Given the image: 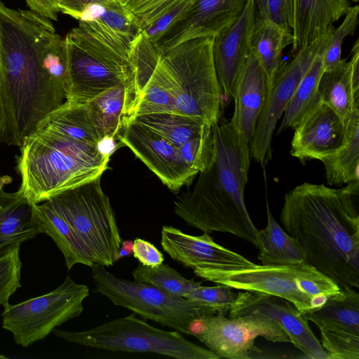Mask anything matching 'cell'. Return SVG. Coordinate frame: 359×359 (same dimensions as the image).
Instances as JSON below:
<instances>
[{
	"mask_svg": "<svg viewBox=\"0 0 359 359\" xmlns=\"http://www.w3.org/2000/svg\"><path fill=\"white\" fill-rule=\"evenodd\" d=\"M256 19L255 1L248 0L241 18L213 38V62L226 101L232 99L238 76L252 53Z\"/></svg>",
	"mask_w": 359,
	"mask_h": 359,
	"instance_id": "obj_18",
	"label": "cell"
},
{
	"mask_svg": "<svg viewBox=\"0 0 359 359\" xmlns=\"http://www.w3.org/2000/svg\"><path fill=\"white\" fill-rule=\"evenodd\" d=\"M359 180L340 189L304 182L287 191L280 214L304 262L341 290L359 287Z\"/></svg>",
	"mask_w": 359,
	"mask_h": 359,
	"instance_id": "obj_3",
	"label": "cell"
},
{
	"mask_svg": "<svg viewBox=\"0 0 359 359\" xmlns=\"http://www.w3.org/2000/svg\"><path fill=\"white\" fill-rule=\"evenodd\" d=\"M65 39L31 10L0 6L1 141L19 148L66 100Z\"/></svg>",
	"mask_w": 359,
	"mask_h": 359,
	"instance_id": "obj_1",
	"label": "cell"
},
{
	"mask_svg": "<svg viewBox=\"0 0 359 359\" xmlns=\"http://www.w3.org/2000/svg\"><path fill=\"white\" fill-rule=\"evenodd\" d=\"M71 224L94 265L112 266L122 238L100 177L64 191L48 200Z\"/></svg>",
	"mask_w": 359,
	"mask_h": 359,
	"instance_id": "obj_9",
	"label": "cell"
},
{
	"mask_svg": "<svg viewBox=\"0 0 359 359\" xmlns=\"http://www.w3.org/2000/svg\"><path fill=\"white\" fill-rule=\"evenodd\" d=\"M1 209V205L0 204V210Z\"/></svg>",
	"mask_w": 359,
	"mask_h": 359,
	"instance_id": "obj_50",
	"label": "cell"
},
{
	"mask_svg": "<svg viewBox=\"0 0 359 359\" xmlns=\"http://www.w3.org/2000/svg\"><path fill=\"white\" fill-rule=\"evenodd\" d=\"M89 294L87 285L67 276L49 293L4 308L2 327L13 334L17 344L27 347L46 338L57 326L79 317Z\"/></svg>",
	"mask_w": 359,
	"mask_h": 359,
	"instance_id": "obj_11",
	"label": "cell"
},
{
	"mask_svg": "<svg viewBox=\"0 0 359 359\" xmlns=\"http://www.w3.org/2000/svg\"><path fill=\"white\" fill-rule=\"evenodd\" d=\"M344 123L341 145L321 161L329 185L339 186L359 180V109H354Z\"/></svg>",
	"mask_w": 359,
	"mask_h": 359,
	"instance_id": "obj_25",
	"label": "cell"
},
{
	"mask_svg": "<svg viewBox=\"0 0 359 359\" xmlns=\"http://www.w3.org/2000/svg\"><path fill=\"white\" fill-rule=\"evenodd\" d=\"M1 108H0V142H1ZM1 178L2 177H1V175H0V180Z\"/></svg>",
	"mask_w": 359,
	"mask_h": 359,
	"instance_id": "obj_47",
	"label": "cell"
},
{
	"mask_svg": "<svg viewBox=\"0 0 359 359\" xmlns=\"http://www.w3.org/2000/svg\"><path fill=\"white\" fill-rule=\"evenodd\" d=\"M320 100L344 120L359 109V88L353 82L351 61L341 59L334 68L323 70L318 84Z\"/></svg>",
	"mask_w": 359,
	"mask_h": 359,
	"instance_id": "obj_27",
	"label": "cell"
},
{
	"mask_svg": "<svg viewBox=\"0 0 359 359\" xmlns=\"http://www.w3.org/2000/svg\"><path fill=\"white\" fill-rule=\"evenodd\" d=\"M106 0H62L59 5L60 12L68 15L76 20L89 4Z\"/></svg>",
	"mask_w": 359,
	"mask_h": 359,
	"instance_id": "obj_44",
	"label": "cell"
},
{
	"mask_svg": "<svg viewBox=\"0 0 359 359\" xmlns=\"http://www.w3.org/2000/svg\"><path fill=\"white\" fill-rule=\"evenodd\" d=\"M319 330L320 344L328 359H359V334L341 330Z\"/></svg>",
	"mask_w": 359,
	"mask_h": 359,
	"instance_id": "obj_36",
	"label": "cell"
},
{
	"mask_svg": "<svg viewBox=\"0 0 359 359\" xmlns=\"http://www.w3.org/2000/svg\"><path fill=\"white\" fill-rule=\"evenodd\" d=\"M266 18L286 29H292L294 0H266Z\"/></svg>",
	"mask_w": 359,
	"mask_h": 359,
	"instance_id": "obj_42",
	"label": "cell"
},
{
	"mask_svg": "<svg viewBox=\"0 0 359 359\" xmlns=\"http://www.w3.org/2000/svg\"><path fill=\"white\" fill-rule=\"evenodd\" d=\"M193 270L196 276L205 280L285 299L302 314L320 308L329 298L341 292L333 280L306 262L279 266L256 264L236 270L207 267Z\"/></svg>",
	"mask_w": 359,
	"mask_h": 359,
	"instance_id": "obj_7",
	"label": "cell"
},
{
	"mask_svg": "<svg viewBox=\"0 0 359 359\" xmlns=\"http://www.w3.org/2000/svg\"><path fill=\"white\" fill-rule=\"evenodd\" d=\"M0 184V257L25 241L41 233L36 222L34 205L20 190L6 193Z\"/></svg>",
	"mask_w": 359,
	"mask_h": 359,
	"instance_id": "obj_22",
	"label": "cell"
},
{
	"mask_svg": "<svg viewBox=\"0 0 359 359\" xmlns=\"http://www.w3.org/2000/svg\"><path fill=\"white\" fill-rule=\"evenodd\" d=\"M302 315L318 329L341 330L359 334V294L354 288L345 287L320 308Z\"/></svg>",
	"mask_w": 359,
	"mask_h": 359,
	"instance_id": "obj_28",
	"label": "cell"
},
{
	"mask_svg": "<svg viewBox=\"0 0 359 359\" xmlns=\"http://www.w3.org/2000/svg\"><path fill=\"white\" fill-rule=\"evenodd\" d=\"M191 335L204 344L218 358L250 359L262 351L255 344L261 337L272 342H291L288 334L271 319L259 315L227 318L216 313L198 319Z\"/></svg>",
	"mask_w": 359,
	"mask_h": 359,
	"instance_id": "obj_12",
	"label": "cell"
},
{
	"mask_svg": "<svg viewBox=\"0 0 359 359\" xmlns=\"http://www.w3.org/2000/svg\"><path fill=\"white\" fill-rule=\"evenodd\" d=\"M135 38L95 21H79L65 38L67 54L65 100L86 103L108 88L128 84L133 74Z\"/></svg>",
	"mask_w": 359,
	"mask_h": 359,
	"instance_id": "obj_6",
	"label": "cell"
},
{
	"mask_svg": "<svg viewBox=\"0 0 359 359\" xmlns=\"http://www.w3.org/2000/svg\"><path fill=\"white\" fill-rule=\"evenodd\" d=\"M116 140L118 147H128L172 191L191 183L197 175L184 161L177 146L133 119L124 121Z\"/></svg>",
	"mask_w": 359,
	"mask_h": 359,
	"instance_id": "obj_14",
	"label": "cell"
},
{
	"mask_svg": "<svg viewBox=\"0 0 359 359\" xmlns=\"http://www.w3.org/2000/svg\"><path fill=\"white\" fill-rule=\"evenodd\" d=\"M181 157L196 174L209 165L213 154L212 126L177 147Z\"/></svg>",
	"mask_w": 359,
	"mask_h": 359,
	"instance_id": "obj_35",
	"label": "cell"
},
{
	"mask_svg": "<svg viewBox=\"0 0 359 359\" xmlns=\"http://www.w3.org/2000/svg\"><path fill=\"white\" fill-rule=\"evenodd\" d=\"M36 130L53 133L94 145H97L102 140L88 103L77 104L65 100L38 124Z\"/></svg>",
	"mask_w": 359,
	"mask_h": 359,
	"instance_id": "obj_24",
	"label": "cell"
},
{
	"mask_svg": "<svg viewBox=\"0 0 359 359\" xmlns=\"http://www.w3.org/2000/svg\"><path fill=\"white\" fill-rule=\"evenodd\" d=\"M268 93L266 74L251 53L236 81L232 99L234 108L230 122L249 142Z\"/></svg>",
	"mask_w": 359,
	"mask_h": 359,
	"instance_id": "obj_20",
	"label": "cell"
},
{
	"mask_svg": "<svg viewBox=\"0 0 359 359\" xmlns=\"http://www.w3.org/2000/svg\"><path fill=\"white\" fill-rule=\"evenodd\" d=\"M127 119L149 128L177 147L210 125L196 117L168 112L142 114Z\"/></svg>",
	"mask_w": 359,
	"mask_h": 359,
	"instance_id": "obj_32",
	"label": "cell"
},
{
	"mask_svg": "<svg viewBox=\"0 0 359 359\" xmlns=\"http://www.w3.org/2000/svg\"><path fill=\"white\" fill-rule=\"evenodd\" d=\"M334 29L298 51L276 74L250 142L251 157L261 165H266L271 159L276 126L302 78L319 52L327 46Z\"/></svg>",
	"mask_w": 359,
	"mask_h": 359,
	"instance_id": "obj_13",
	"label": "cell"
},
{
	"mask_svg": "<svg viewBox=\"0 0 359 359\" xmlns=\"http://www.w3.org/2000/svg\"><path fill=\"white\" fill-rule=\"evenodd\" d=\"M351 1H353L354 2H358L359 0H351Z\"/></svg>",
	"mask_w": 359,
	"mask_h": 359,
	"instance_id": "obj_48",
	"label": "cell"
},
{
	"mask_svg": "<svg viewBox=\"0 0 359 359\" xmlns=\"http://www.w3.org/2000/svg\"><path fill=\"white\" fill-rule=\"evenodd\" d=\"M257 17L266 18V0H255Z\"/></svg>",
	"mask_w": 359,
	"mask_h": 359,
	"instance_id": "obj_46",
	"label": "cell"
},
{
	"mask_svg": "<svg viewBox=\"0 0 359 359\" xmlns=\"http://www.w3.org/2000/svg\"><path fill=\"white\" fill-rule=\"evenodd\" d=\"M292 31L286 30L267 18L257 17L252 38V53L261 65L267 79L268 91L283 65V51L292 45Z\"/></svg>",
	"mask_w": 359,
	"mask_h": 359,
	"instance_id": "obj_26",
	"label": "cell"
},
{
	"mask_svg": "<svg viewBox=\"0 0 359 359\" xmlns=\"http://www.w3.org/2000/svg\"><path fill=\"white\" fill-rule=\"evenodd\" d=\"M213 154L194 188L174 201L175 213L203 232L229 233L258 249V229L244 201L250 165V142L221 119L212 125Z\"/></svg>",
	"mask_w": 359,
	"mask_h": 359,
	"instance_id": "obj_4",
	"label": "cell"
},
{
	"mask_svg": "<svg viewBox=\"0 0 359 359\" xmlns=\"http://www.w3.org/2000/svg\"><path fill=\"white\" fill-rule=\"evenodd\" d=\"M267 222L258 231L259 246L257 259L262 265L279 266L304 262V252L296 241L273 218L266 202Z\"/></svg>",
	"mask_w": 359,
	"mask_h": 359,
	"instance_id": "obj_29",
	"label": "cell"
},
{
	"mask_svg": "<svg viewBox=\"0 0 359 359\" xmlns=\"http://www.w3.org/2000/svg\"><path fill=\"white\" fill-rule=\"evenodd\" d=\"M326 47L316 55L299 83L282 116L278 134L288 128L294 129L309 109L320 100L318 84L324 70L323 56Z\"/></svg>",
	"mask_w": 359,
	"mask_h": 359,
	"instance_id": "obj_31",
	"label": "cell"
},
{
	"mask_svg": "<svg viewBox=\"0 0 359 359\" xmlns=\"http://www.w3.org/2000/svg\"><path fill=\"white\" fill-rule=\"evenodd\" d=\"M79 21H95L133 38L139 34L132 15L120 0H106L88 5Z\"/></svg>",
	"mask_w": 359,
	"mask_h": 359,
	"instance_id": "obj_33",
	"label": "cell"
},
{
	"mask_svg": "<svg viewBox=\"0 0 359 359\" xmlns=\"http://www.w3.org/2000/svg\"><path fill=\"white\" fill-rule=\"evenodd\" d=\"M237 294L232 291V288L218 284L217 286H202L195 288L185 295L184 298L199 303L215 307L217 313L226 315Z\"/></svg>",
	"mask_w": 359,
	"mask_h": 359,
	"instance_id": "obj_40",
	"label": "cell"
},
{
	"mask_svg": "<svg viewBox=\"0 0 359 359\" xmlns=\"http://www.w3.org/2000/svg\"><path fill=\"white\" fill-rule=\"evenodd\" d=\"M127 102L128 84L120 83L86 102L102 139L116 140L123 125Z\"/></svg>",
	"mask_w": 359,
	"mask_h": 359,
	"instance_id": "obj_30",
	"label": "cell"
},
{
	"mask_svg": "<svg viewBox=\"0 0 359 359\" xmlns=\"http://www.w3.org/2000/svg\"><path fill=\"white\" fill-rule=\"evenodd\" d=\"M20 151L19 190L33 205L101 177L110 159L97 145L40 130L24 141Z\"/></svg>",
	"mask_w": 359,
	"mask_h": 359,
	"instance_id": "obj_5",
	"label": "cell"
},
{
	"mask_svg": "<svg viewBox=\"0 0 359 359\" xmlns=\"http://www.w3.org/2000/svg\"><path fill=\"white\" fill-rule=\"evenodd\" d=\"M134 241L131 240L123 241L118 251L116 261L133 253Z\"/></svg>",
	"mask_w": 359,
	"mask_h": 359,
	"instance_id": "obj_45",
	"label": "cell"
},
{
	"mask_svg": "<svg viewBox=\"0 0 359 359\" xmlns=\"http://www.w3.org/2000/svg\"><path fill=\"white\" fill-rule=\"evenodd\" d=\"M132 275L135 282L152 285L182 297L201 285L200 282L185 278L168 264L149 266L140 263L132 271Z\"/></svg>",
	"mask_w": 359,
	"mask_h": 359,
	"instance_id": "obj_34",
	"label": "cell"
},
{
	"mask_svg": "<svg viewBox=\"0 0 359 359\" xmlns=\"http://www.w3.org/2000/svg\"><path fill=\"white\" fill-rule=\"evenodd\" d=\"M34 210L41 233H46L54 241L63 254L68 270L77 264L94 266L73 227L48 201L41 205H34Z\"/></svg>",
	"mask_w": 359,
	"mask_h": 359,
	"instance_id": "obj_23",
	"label": "cell"
},
{
	"mask_svg": "<svg viewBox=\"0 0 359 359\" xmlns=\"http://www.w3.org/2000/svg\"><path fill=\"white\" fill-rule=\"evenodd\" d=\"M140 32L151 25L179 0H120Z\"/></svg>",
	"mask_w": 359,
	"mask_h": 359,
	"instance_id": "obj_39",
	"label": "cell"
},
{
	"mask_svg": "<svg viewBox=\"0 0 359 359\" xmlns=\"http://www.w3.org/2000/svg\"><path fill=\"white\" fill-rule=\"evenodd\" d=\"M133 244V256L144 266H156L163 264V254L150 242L137 238Z\"/></svg>",
	"mask_w": 359,
	"mask_h": 359,
	"instance_id": "obj_43",
	"label": "cell"
},
{
	"mask_svg": "<svg viewBox=\"0 0 359 359\" xmlns=\"http://www.w3.org/2000/svg\"><path fill=\"white\" fill-rule=\"evenodd\" d=\"M294 129L290 154L302 162L321 161L340 147L344 137L342 118L321 100L309 109Z\"/></svg>",
	"mask_w": 359,
	"mask_h": 359,
	"instance_id": "obj_19",
	"label": "cell"
},
{
	"mask_svg": "<svg viewBox=\"0 0 359 359\" xmlns=\"http://www.w3.org/2000/svg\"><path fill=\"white\" fill-rule=\"evenodd\" d=\"M3 5V3L1 2V0H0V6Z\"/></svg>",
	"mask_w": 359,
	"mask_h": 359,
	"instance_id": "obj_49",
	"label": "cell"
},
{
	"mask_svg": "<svg viewBox=\"0 0 359 359\" xmlns=\"http://www.w3.org/2000/svg\"><path fill=\"white\" fill-rule=\"evenodd\" d=\"M248 1L196 0L154 43L159 49L166 50L191 39L214 37L241 18Z\"/></svg>",
	"mask_w": 359,
	"mask_h": 359,
	"instance_id": "obj_16",
	"label": "cell"
},
{
	"mask_svg": "<svg viewBox=\"0 0 359 359\" xmlns=\"http://www.w3.org/2000/svg\"><path fill=\"white\" fill-rule=\"evenodd\" d=\"M19 252L20 247H16L0 257V305L4 308L9 305V297L21 287Z\"/></svg>",
	"mask_w": 359,
	"mask_h": 359,
	"instance_id": "obj_38",
	"label": "cell"
},
{
	"mask_svg": "<svg viewBox=\"0 0 359 359\" xmlns=\"http://www.w3.org/2000/svg\"><path fill=\"white\" fill-rule=\"evenodd\" d=\"M196 0H179L165 13L140 32L153 43L173 22L182 16Z\"/></svg>",
	"mask_w": 359,
	"mask_h": 359,
	"instance_id": "obj_41",
	"label": "cell"
},
{
	"mask_svg": "<svg viewBox=\"0 0 359 359\" xmlns=\"http://www.w3.org/2000/svg\"><path fill=\"white\" fill-rule=\"evenodd\" d=\"M52 332L71 343L111 351L153 353L177 359H218L211 351L187 340L182 333L156 328L134 314L84 331L55 328Z\"/></svg>",
	"mask_w": 359,
	"mask_h": 359,
	"instance_id": "obj_8",
	"label": "cell"
},
{
	"mask_svg": "<svg viewBox=\"0 0 359 359\" xmlns=\"http://www.w3.org/2000/svg\"><path fill=\"white\" fill-rule=\"evenodd\" d=\"M359 6H349L342 22L334 28L323 56L324 70L336 67L341 60V46L344 39L353 36L358 25Z\"/></svg>",
	"mask_w": 359,
	"mask_h": 359,
	"instance_id": "obj_37",
	"label": "cell"
},
{
	"mask_svg": "<svg viewBox=\"0 0 359 359\" xmlns=\"http://www.w3.org/2000/svg\"><path fill=\"white\" fill-rule=\"evenodd\" d=\"M91 269L95 292L106 297L116 306L182 334L191 335L192 326L198 319L217 313L213 306L170 294L152 285L118 278L104 266L94 265Z\"/></svg>",
	"mask_w": 359,
	"mask_h": 359,
	"instance_id": "obj_10",
	"label": "cell"
},
{
	"mask_svg": "<svg viewBox=\"0 0 359 359\" xmlns=\"http://www.w3.org/2000/svg\"><path fill=\"white\" fill-rule=\"evenodd\" d=\"M213 36L159 49L141 32L133 43V74L125 119L160 112L221 119L226 102L212 57Z\"/></svg>",
	"mask_w": 359,
	"mask_h": 359,
	"instance_id": "obj_2",
	"label": "cell"
},
{
	"mask_svg": "<svg viewBox=\"0 0 359 359\" xmlns=\"http://www.w3.org/2000/svg\"><path fill=\"white\" fill-rule=\"evenodd\" d=\"M349 6V0H294L291 55L334 29Z\"/></svg>",
	"mask_w": 359,
	"mask_h": 359,
	"instance_id": "obj_21",
	"label": "cell"
},
{
	"mask_svg": "<svg viewBox=\"0 0 359 359\" xmlns=\"http://www.w3.org/2000/svg\"><path fill=\"white\" fill-rule=\"evenodd\" d=\"M246 315H259L271 319L288 334L290 343L306 356L328 359L309 321L286 299L257 292H239L229 311V317Z\"/></svg>",
	"mask_w": 359,
	"mask_h": 359,
	"instance_id": "obj_15",
	"label": "cell"
},
{
	"mask_svg": "<svg viewBox=\"0 0 359 359\" xmlns=\"http://www.w3.org/2000/svg\"><path fill=\"white\" fill-rule=\"evenodd\" d=\"M161 233L163 250L172 259L185 267L236 270L256 265L241 255L215 243L209 233L192 236L177 228L164 225Z\"/></svg>",
	"mask_w": 359,
	"mask_h": 359,
	"instance_id": "obj_17",
	"label": "cell"
}]
</instances>
